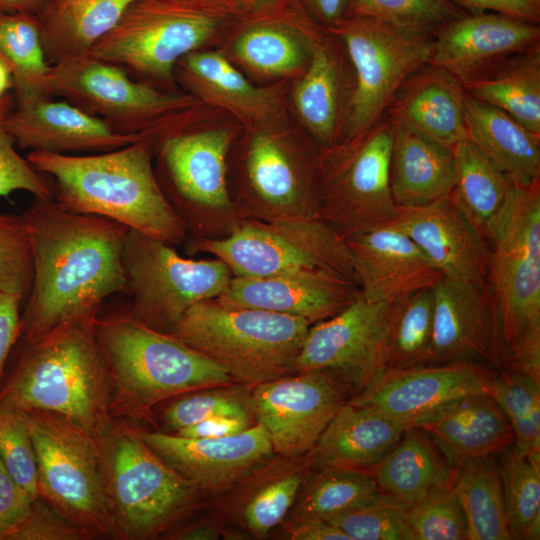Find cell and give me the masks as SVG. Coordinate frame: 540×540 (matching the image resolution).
Returning a JSON list of instances; mask_svg holds the SVG:
<instances>
[{
    "label": "cell",
    "mask_w": 540,
    "mask_h": 540,
    "mask_svg": "<svg viewBox=\"0 0 540 540\" xmlns=\"http://www.w3.org/2000/svg\"><path fill=\"white\" fill-rule=\"evenodd\" d=\"M22 214L33 262L21 315L27 343L66 322L99 314L106 298L127 293L123 249L128 227L71 212L52 197L34 198Z\"/></svg>",
    "instance_id": "cell-1"
},
{
    "label": "cell",
    "mask_w": 540,
    "mask_h": 540,
    "mask_svg": "<svg viewBox=\"0 0 540 540\" xmlns=\"http://www.w3.org/2000/svg\"><path fill=\"white\" fill-rule=\"evenodd\" d=\"M27 159L52 179V198L75 213L108 218L177 247L187 233L166 199L148 138L86 155L29 151Z\"/></svg>",
    "instance_id": "cell-2"
},
{
    "label": "cell",
    "mask_w": 540,
    "mask_h": 540,
    "mask_svg": "<svg viewBox=\"0 0 540 540\" xmlns=\"http://www.w3.org/2000/svg\"><path fill=\"white\" fill-rule=\"evenodd\" d=\"M98 315L66 322L28 342L0 390V405L60 414L101 446L117 420L110 412V382L96 337Z\"/></svg>",
    "instance_id": "cell-3"
},
{
    "label": "cell",
    "mask_w": 540,
    "mask_h": 540,
    "mask_svg": "<svg viewBox=\"0 0 540 540\" xmlns=\"http://www.w3.org/2000/svg\"><path fill=\"white\" fill-rule=\"evenodd\" d=\"M484 238L500 370L540 378V182L512 183Z\"/></svg>",
    "instance_id": "cell-4"
},
{
    "label": "cell",
    "mask_w": 540,
    "mask_h": 540,
    "mask_svg": "<svg viewBox=\"0 0 540 540\" xmlns=\"http://www.w3.org/2000/svg\"><path fill=\"white\" fill-rule=\"evenodd\" d=\"M95 331L114 419L142 418L179 395L234 382L220 365L128 311L98 315Z\"/></svg>",
    "instance_id": "cell-5"
},
{
    "label": "cell",
    "mask_w": 540,
    "mask_h": 540,
    "mask_svg": "<svg viewBox=\"0 0 540 540\" xmlns=\"http://www.w3.org/2000/svg\"><path fill=\"white\" fill-rule=\"evenodd\" d=\"M311 325L210 299L191 306L167 333L220 365L234 381L256 386L295 373Z\"/></svg>",
    "instance_id": "cell-6"
},
{
    "label": "cell",
    "mask_w": 540,
    "mask_h": 540,
    "mask_svg": "<svg viewBox=\"0 0 540 540\" xmlns=\"http://www.w3.org/2000/svg\"><path fill=\"white\" fill-rule=\"evenodd\" d=\"M149 141L156 177L187 238L228 236L241 220L228 187L233 132L173 126Z\"/></svg>",
    "instance_id": "cell-7"
},
{
    "label": "cell",
    "mask_w": 540,
    "mask_h": 540,
    "mask_svg": "<svg viewBox=\"0 0 540 540\" xmlns=\"http://www.w3.org/2000/svg\"><path fill=\"white\" fill-rule=\"evenodd\" d=\"M34 447L38 494L91 537L121 539L99 443L68 418L21 411Z\"/></svg>",
    "instance_id": "cell-8"
},
{
    "label": "cell",
    "mask_w": 540,
    "mask_h": 540,
    "mask_svg": "<svg viewBox=\"0 0 540 540\" xmlns=\"http://www.w3.org/2000/svg\"><path fill=\"white\" fill-rule=\"evenodd\" d=\"M234 12L220 0H135L87 55L142 82L171 83L177 63L208 42Z\"/></svg>",
    "instance_id": "cell-9"
},
{
    "label": "cell",
    "mask_w": 540,
    "mask_h": 540,
    "mask_svg": "<svg viewBox=\"0 0 540 540\" xmlns=\"http://www.w3.org/2000/svg\"><path fill=\"white\" fill-rule=\"evenodd\" d=\"M321 148L256 129L243 144L228 179L241 219L277 221L319 217Z\"/></svg>",
    "instance_id": "cell-10"
},
{
    "label": "cell",
    "mask_w": 540,
    "mask_h": 540,
    "mask_svg": "<svg viewBox=\"0 0 540 540\" xmlns=\"http://www.w3.org/2000/svg\"><path fill=\"white\" fill-rule=\"evenodd\" d=\"M100 447L121 539L157 536L194 504L199 490L151 450L138 430L117 421Z\"/></svg>",
    "instance_id": "cell-11"
},
{
    "label": "cell",
    "mask_w": 540,
    "mask_h": 540,
    "mask_svg": "<svg viewBox=\"0 0 540 540\" xmlns=\"http://www.w3.org/2000/svg\"><path fill=\"white\" fill-rule=\"evenodd\" d=\"M327 30L341 41L354 76L341 142L365 133L384 117L402 83L429 63L433 34L361 17H344Z\"/></svg>",
    "instance_id": "cell-12"
},
{
    "label": "cell",
    "mask_w": 540,
    "mask_h": 540,
    "mask_svg": "<svg viewBox=\"0 0 540 540\" xmlns=\"http://www.w3.org/2000/svg\"><path fill=\"white\" fill-rule=\"evenodd\" d=\"M189 255L209 254L233 276L255 277L299 268H320L357 282L345 239L320 217L277 221L241 219L220 239H191Z\"/></svg>",
    "instance_id": "cell-13"
},
{
    "label": "cell",
    "mask_w": 540,
    "mask_h": 540,
    "mask_svg": "<svg viewBox=\"0 0 540 540\" xmlns=\"http://www.w3.org/2000/svg\"><path fill=\"white\" fill-rule=\"evenodd\" d=\"M394 124L384 115L350 140L321 148L319 217L344 239L391 222Z\"/></svg>",
    "instance_id": "cell-14"
},
{
    "label": "cell",
    "mask_w": 540,
    "mask_h": 540,
    "mask_svg": "<svg viewBox=\"0 0 540 540\" xmlns=\"http://www.w3.org/2000/svg\"><path fill=\"white\" fill-rule=\"evenodd\" d=\"M44 90L101 118L120 133L149 139L169 129L168 121L197 104L190 94L160 90L90 55L51 65Z\"/></svg>",
    "instance_id": "cell-15"
},
{
    "label": "cell",
    "mask_w": 540,
    "mask_h": 540,
    "mask_svg": "<svg viewBox=\"0 0 540 540\" xmlns=\"http://www.w3.org/2000/svg\"><path fill=\"white\" fill-rule=\"evenodd\" d=\"M123 265L127 310L145 325L167 332L194 304L217 299L232 278L220 259H192L181 256L176 247L129 229Z\"/></svg>",
    "instance_id": "cell-16"
},
{
    "label": "cell",
    "mask_w": 540,
    "mask_h": 540,
    "mask_svg": "<svg viewBox=\"0 0 540 540\" xmlns=\"http://www.w3.org/2000/svg\"><path fill=\"white\" fill-rule=\"evenodd\" d=\"M389 316L390 304L360 294L334 316L310 326L295 373L318 371L350 397L362 392L386 371Z\"/></svg>",
    "instance_id": "cell-17"
},
{
    "label": "cell",
    "mask_w": 540,
    "mask_h": 540,
    "mask_svg": "<svg viewBox=\"0 0 540 540\" xmlns=\"http://www.w3.org/2000/svg\"><path fill=\"white\" fill-rule=\"evenodd\" d=\"M347 401L346 392L318 371L297 372L254 386L249 408L282 456L310 452Z\"/></svg>",
    "instance_id": "cell-18"
},
{
    "label": "cell",
    "mask_w": 540,
    "mask_h": 540,
    "mask_svg": "<svg viewBox=\"0 0 540 540\" xmlns=\"http://www.w3.org/2000/svg\"><path fill=\"white\" fill-rule=\"evenodd\" d=\"M497 371L472 362L386 370L370 386L347 401L412 426L458 398L474 394L492 395Z\"/></svg>",
    "instance_id": "cell-19"
},
{
    "label": "cell",
    "mask_w": 540,
    "mask_h": 540,
    "mask_svg": "<svg viewBox=\"0 0 540 540\" xmlns=\"http://www.w3.org/2000/svg\"><path fill=\"white\" fill-rule=\"evenodd\" d=\"M6 127L17 147L55 154L99 153L143 138L114 130L101 118L65 99L32 90H13Z\"/></svg>",
    "instance_id": "cell-20"
},
{
    "label": "cell",
    "mask_w": 540,
    "mask_h": 540,
    "mask_svg": "<svg viewBox=\"0 0 540 540\" xmlns=\"http://www.w3.org/2000/svg\"><path fill=\"white\" fill-rule=\"evenodd\" d=\"M537 45V23L497 12L466 13L433 32L429 63L466 85Z\"/></svg>",
    "instance_id": "cell-21"
},
{
    "label": "cell",
    "mask_w": 540,
    "mask_h": 540,
    "mask_svg": "<svg viewBox=\"0 0 540 540\" xmlns=\"http://www.w3.org/2000/svg\"><path fill=\"white\" fill-rule=\"evenodd\" d=\"M358 283L340 273L299 268L255 277L232 276L219 302L307 320H326L356 300Z\"/></svg>",
    "instance_id": "cell-22"
},
{
    "label": "cell",
    "mask_w": 540,
    "mask_h": 540,
    "mask_svg": "<svg viewBox=\"0 0 540 540\" xmlns=\"http://www.w3.org/2000/svg\"><path fill=\"white\" fill-rule=\"evenodd\" d=\"M138 433L165 463L198 490L220 492L244 478L274 452L255 424L219 438L185 437L162 431Z\"/></svg>",
    "instance_id": "cell-23"
},
{
    "label": "cell",
    "mask_w": 540,
    "mask_h": 540,
    "mask_svg": "<svg viewBox=\"0 0 540 540\" xmlns=\"http://www.w3.org/2000/svg\"><path fill=\"white\" fill-rule=\"evenodd\" d=\"M389 223L403 231L443 277L487 288V242L450 196L419 206H396Z\"/></svg>",
    "instance_id": "cell-24"
},
{
    "label": "cell",
    "mask_w": 540,
    "mask_h": 540,
    "mask_svg": "<svg viewBox=\"0 0 540 540\" xmlns=\"http://www.w3.org/2000/svg\"><path fill=\"white\" fill-rule=\"evenodd\" d=\"M433 294L429 364L472 362L500 370L496 317L487 288L442 277Z\"/></svg>",
    "instance_id": "cell-25"
},
{
    "label": "cell",
    "mask_w": 540,
    "mask_h": 540,
    "mask_svg": "<svg viewBox=\"0 0 540 540\" xmlns=\"http://www.w3.org/2000/svg\"><path fill=\"white\" fill-rule=\"evenodd\" d=\"M363 297L392 303L432 287L443 276L424 252L391 223L345 238Z\"/></svg>",
    "instance_id": "cell-26"
},
{
    "label": "cell",
    "mask_w": 540,
    "mask_h": 540,
    "mask_svg": "<svg viewBox=\"0 0 540 540\" xmlns=\"http://www.w3.org/2000/svg\"><path fill=\"white\" fill-rule=\"evenodd\" d=\"M463 85L446 70L427 63L413 72L391 100L385 116L453 148L468 139Z\"/></svg>",
    "instance_id": "cell-27"
},
{
    "label": "cell",
    "mask_w": 540,
    "mask_h": 540,
    "mask_svg": "<svg viewBox=\"0 0 540 540\" xmlns=\"http://www.w3.org/2000/svg\"><path fill=\"white\" fill-rule=\"evenodd\" d=\"M412 426L434 439L453 469L468 460L498 454L514 442L509 420L491 394L458 398Z\"/></svg>",
    "instance_id": "cell-28"
},
{
    "label": "cell",
    "mask_w": 540,
    "mask_h": 540,
    "mask_svg": "<svg viewBox=\"0 0 540 540\" xmlns=\"http://www.w3.org/2000/svg\"><path fill=\"white\" fill-rule=\"evenodd\" d=\"M176 78L197 100L224 108L249 123H265L278 115L279 91L249 82L216 51H193L176 65Z\"/></svg>",
    "instance_id": "cell-29"
},
{
    "label": "cell",
    "mask_w": 540,
    "mask_h": 540,
    "mask_svg": "<svg viewBox=\"0 0 540 540\" xmlns=\"http://www.w3.org/2000/svg\"><path fill=\"white\" fill-rule=\"evenodd\" d=\"M409 426L369 407L346 401L311 450L318 468L370 471Z\"/></svg>",
    "instance_id": "cell-30"
},
{
    "label": "cell",
    "mask_w": 540,
    "mask_h": 540,
    "mask_svg": "<svg viewBox=\"0 0 540 540\" xmlns=\"http://www.w3.org/2000/svg\"><path fill=\"white\" fill-rule=\"evenodd\" d=\"M393 124L390 187L395 205L419 206L449 196L456 181L453 148Z\"/></svg>",
    "instance_id": "cell-31"
},
{
    "label": "cell",
    "mask_w": 540,
    "mask_h": 540,
    "mask_svg": "<svg viewBox=\"0 0 540 540\" xmlns=\"http://www.w3.org/2000/svg\"><path fill=\"white\" fill-rule=\"evenodd\" d=\"M465 118L468 139L513 184L540 182V134L467 93Z\"/></svg>",
    "instance_id": "cell-32"
},
{
    "label": "cell",
    "mask_w": 540,
    "mask_h": 540,
    "mask_svg": "<svg viewBox=\"0 0 540 540\" xmlns=\"http://www.w3.org/2000/svg\"><path fill=\"white\" fill-rule=\"evenodd\" d=\"M338 50L322 38L311 44L309 61L293 90L296 111L320 148L341 140L348 94Z\"/></svg>",
    "instance_id": "cell-33"
},
{
    "label": "cell",
    "mask_w": 540,
    "mask_h": 540,
    "mask_svg": "<svg viewBox=\"0 0 540 540\" xmlns=\"http://www.w3.org/2000/svg\"><path fill=\"white\" fill-rule=\"evenodd\" d=\"M135 0H47L37 14L50 65L91 52Z\"/></svg>",
    "instance_id": "cell-34"
},
{
    "label": "cell",
    "mask_w": 540,
    "mask_h": 540,
    "mask_svg": "<svg viewBox=\"0 0 540 540\" xmlns=\"http://www.w3.org/2000/svg\"><path fill=\"white\" fill-rule=\"evenodd\" d=\"M369 472L382 494L408 507L448 482L453 468L426 431L409 426Z\"/></svg>",
    "instance_id": "cell-35"
},
{
    "label": "cell",
    "mask_w": 540,
    "mask_h": 540,
    "mask_svg": "<svg viewBox=\"0 0 540 540\" xmlns=\"http://www.w3.org/2000/svg\"><path fill=\"white\" fill-rule=\"evenodd\" d=\"M463 88L540 134V45L511 57Z\"/></svg>",
    "instance_id": "cell-36"
},
{
    "label": "cell",
    "mask_w": 540,
    "mask_h": 540,
    "mask_svg": "<svg viewBox=\"0 0 540 540\" xmlns=\"http://www.w3.org/2000/svg\"><path fill=\"white\" fill-rule=\"evenodd\" d=\"M452 486L465 514L468 540H510L497 454L453 469Z\"/></svg>",
    "instance_id": "cell-37"
},
{
    "label": "cell",
    "mask_w": 540,
    "mask_h": 540,
    "mask_svg": "<svg viewBox=\"0 0 540 540\" xmlns=\"http://www.w3.org/2000/svg\"><path fill=\"white\" fill-rule=\"evenodd\" d=\"M315 37L280 21L247 26L233 43L234 56L243 65L266 76H286L306 67Z\"/></svg>",
    "instance_id": "cell-38"
},
{
    "label": "cell",
    "mask_w": 540,
    "mask_h": 540,
    "mask_svg": "<svg viewBox=\"0 0 540 540\" xmlns=\"http://www.w3.org/2000/svg\"><path fill=\"white\" fill-rule=\"evenodd\" d=\"M453 152L456 181L449 196L484 236L512 182L469 139L458 142Z\"/></svg>",
    "instance_id": "cell-39"
},
{
    "label": "cell",
    "mask_w": 540,
    "mask_h": 540,
    "mask_svg": "<svg viewBox=\"0 0 540 540\" xmlns=\"http://www.w3.org/2000/svg\"><path fill=\"white\" fill-rule=\"evenodd\" d=\"M307 482L297 519L329 522L333 518L366 506L383 494L367 470L323 467Z\"/></svg>",
    "instance_id": "cell-40"
},
{
    "label": "cell",
    "mask_w": 540,
    "mask_h": 540,
    "mask_svg": "<svg viewBox=\"0 0 540 540\" xmlns=\"http://www.w3.org/2000/svg\"><path fill=\"white\" fill-rule=\"evenodd\" d=\"M433 313V286L390 303L386 370L429 364Z\"/></svg>",
    "instance_id": "cell-41"
},
{
    "label": "cell",
    "mask_w": 540,
    "mask_h": 540,
    "mask_svg": "<svg viewBox=\"0 0 540 540\" xmlns=\"http://www.w3.org/2000/svg\"><path fill=\"white\" fill-rule=\"evenodd\" d=\"M507 522L514 540L540 538V458L510 445L497 454Z\"/></svg>",
    "instance_id": "cell-42"
},
{
    "label": "cell",
    "mask_w": 540,
    "mask_h": 540,
    "mask_svg": "<svg viewBox=\"0 0 540 540\" xmlns=\"http://www.w3.org/2000/svg\"><path fill=\"white\" fill-rule=\"evenodd\" d=\"M0 59L13 75V90L45 92L51 65L43 48L37 15L0 11Z\"/></svg>",
    "instance_id": "cell-43"
},
{
    "label": "cell",
    "mask_w": 540,
    "mask_h": 540,
    "mask_svg": "<svg viewBox=\"0 0 540 540\" xmlns=\"http://www.w3.org/2000/svg\"><path fill=\"white\" fill-rule=\"evenodd\" d=\"M492 396L509 420L517 451L540 458V378L498 370Z\"/></svg>",
    "instance_id": "cell-44"
},
{
    "label": "cell",
    "mask_w": 540,
    "mask_h": 540,
    "mask_svg": "<svg viewBox=\"0 0 540 540\" xmlns=\"http://www.w3.org/2000/svg\"><path fill=\"white\" fill-rule=\"evenodd\" d=\"M467 12L447 0H348L344 17L381 21L419 33H431Z\"/></svg>",
    "instance_id": "cell-45"
},
{
    "label": "cell",
    "mask_w": 540,
    "mask_h": 540,
    "mask_svg": "<svg viewBox=\"0 0 540 540\" xmlns=\"http://www.w3.org/2000/svg\"><path fill=\"white\" fill-rule=\"evenodd\" d=\"M212 387L170 399L162 409V432L176 433L208 418L226 416L253 421L249 394L240 389Z\"/></svg>",
    "instance_id": "cell-46"
},
{
    "label": "cell",
    "mask_w": 540,
    "mask_h": 540,
    "mask_svg": "<svg viewBox=\"0 0 540 540\" xmlns=\"http://www.w3.org/2000/svg\"><path fill=\"white\" fill-rule=\"evenodd\" d=\"M407 521L414 540H468L465 514L451 479L408 506Z\"/></svg>",
    "instance_id": "cell-47"
},
{
    "label": "cell",
    "mask_w": 540,
    "mask_h": 540,
    "mask_svg": "<svg viewBox=\"0 0 540 540\" xmlns=\"http://www.w3.org/2000/svg\"><path fill=\"white\" fill-rule=\"evenodd\" d=\"M407 508L383 494L378 500L329 522L350 540H414L407 521Z\"/></svg>",
    "instance_id": "cell-48"
},
{
    "label": "cell",
    "mask_w": 540,
    "mask_h": 540,
    "mask_svg": "<svg viewBox=\"0 0 540 540\" xmlns=\"http://www.w3.org/2000/svg\"><path fill=\"white\" fill-rule=\"evenodd\" d=\"M33 279L28 226L23 214L0 213V292L27 298Z\"/></svg>",
    "instance_id": "cell-49"
},
{
    "label": "cell",
    "mask_w": 540,
    "mask_h": 540,
    "mask_svg": "<svg viewBox=\"0 0 540 540\" xmlns=\"http://www.w3.org/2000/svg\"><path fill=\"white\" fill-rule=\"evenodd\" d=\"M0 459L13 480L34 501L38 494L37 460L21 411L0 405Z\"/></svg>",
    "instance_id": "cell-50"
},
{
    "label": "cell",
    "mask_w": 540,
    "mask_h": 540,
    "mask_svg": "<svg viewBox=\"0 0 540 540\" xmlns=\"http://www.w3.org/2000/svg\"><path fill=\"white\" fill-rule=\"evenodd\" d=\"M14 104L13 91L0 98V196L8 197L16 191H25L34 198L52 197V188L43 174L17 151L9 134L6 120Z\"/></svg>",
    "instance_id": "cell-51"
},
{
    "label": "cell",
    "mask_w": 540,
    "mask_h": 540,
    "mask_svg": "<svg viewBox=\"0 0 540 540\" xmlns=\"http://www.w3.org/2000/svg\"><path fill=\"white\" fill-rule=\"evenodd\" d=\"M303 484L302 472L283 474L263 485L247 501L243 517L250 531L260 537L285 517Z\"/></svg>",
    "instance_id": "cell-52"
},
{
    "label": "cell",
    "mask_w": 540,
    "mask_h": 540,
    "mask_svg": "<svg viewBox=\"0 0 540 540\" xmlns=\"http://www.w3.org/2000/svg\"><path fill=\"white\" fill-rule=\"evenodd\" d=\"M92 537L70 522L41 497L35 499L25 517L1 540H88Z\"/></svg>",
    "instance_id": "cell-53"
},
{
    "label": "cell",
    "mask_w": 540,
    "mask_h": 540,
    "mask_svg": "<svg viewBox=\"0 0 540 540\" xmlns=\"http://www.w3.org/2000/svg\"><path fill=\"white\" fill-rule=\"evenodd\" d=\"M32 502L0 459V540L25 517Z\"/></svg>",
    "instance_id": "cell-54"
},
{
    "label": "cell",
    "mask_w": 540,
    "mask_h": 540,
    "mask_svg": "<svg viewBox=\"0 0 540 540\" xmlns=\"http://www.w3.org/2000/svg\"><path fill=\"white\" fill-rule=\"evenodd\" d=\"M22 301L16 295L0 292V380L9 354L22 336Z\"/></svg>",
    "instance_id": "cell-55"
},
{
    "label": "cell",
    "mask_w": 540,
    "mask_h": 540,
    "mask_svg": "<svg viewBox=\"0 0 540 540\" xmlns=\"http://www.w3.org/2000/svg\"><path fill=\"white\" fill-rule=\"evenodd\" d=\"M467 13L497 12L539 24L540 0H447Z\"/></svg>",
    "instance_id": "cell-56"
},
{
    "label": "cell",
    "mask_w": 540,
    "mask_h": 540,
    "mask_svg": "<svg viewBox=\"0 0 540 540\" xmlns=\"http://www.w3.org/2000/svg\"><path fill=\"white\" fill-rule=\"evenodd\" d=\"M252 425L253 421L217 416L181 429L174 434L195 438H219L240 433Z\"/></svg>",
    "instance_id": "cell-57"
},
{
    "label": "cell",
    "mask_w": 540,
    "mask_h": 540,
    "mask_svg": "<svg viewBox=\"0 0 540 540\" xmlns=\"http://www.w3.org/2000/svg\"><path fill=\"white\" fill-rule=\"evenodd\" d=\"M288 535L293 540H350L330 522L313 519H296Z\"/></svg>",
    "instance_id": "cell-58"
},
{
    "label": "cell",
    "mask_w": 540,
    "mask_h": 540,
    "mask_svg": "<svg viewBox=\"0 0 540 540\" xmlns=\"http://www.w3.org/2000/svg\"><path fill=\"white\" fill-rule=\"evenodd\" d=\"M310 17L327 29L344 18L348 0H298Z\"/></svg>",
    "instance_id": "cell-59"
},
{
    "label": "cell",
    "mask_w": 540,
    "mask_h": 540,
    "mask_svg": "<svg viewBox=\"0 0 540 540\" xmlns=\"http://www.w3.org/2000/svg\"><path fill=\"white\" fill-rule=\"evenodd\" d=\"M172 538L180 540H216L220 538V533L214 526L197 524L179 530Z\"/></svg>",
    "instance_id": "cell-60"
},
{
    "label": "cell",
    "mask_w": 540,
    "mask_h": 540,
    "mask_svg": "<svg viewBox=\"0 0 540 540\" xmlns=\"http://www.w3.org/2000/svg\"><path fill=\"white\" fill-rule=\"evenodd\" d=\"M46 2L47 0H0V11L37 15Z\"/></svg>",
    "instance_id": "cell-61"
},
{
    "label": "cell",
    "mask_w": 540,
    "mask_h": 540,
    "mask_svg": "<svg viewBox=\"0 0 540 540\" xmlns=\"http://www.w3.org/2000/svg\"><path fill=\"white\" fill-rule=\"evenodd\" d=\"M277 0H231L235 12L253 13L261 11Z\"/></svg>",
    "instance_id": "cell-62"
},
{
    "label": "cell",
    "mask_w": 540,
    "mask_h": 540,
    "mask_svg": "<svg viewBox=\"0 0 540 540\" xmlns=\"http://www.w3.org/2000/svg\"><path fill=\"white\" fill-rule=\"evenodd\" d=\"M14 79L9 67L0 59V98L13 91Z\"/></svg>",
    "instance_id": "cell-63"
},
{
    "label": "cell",
    "mask_w": 540,
    "mask_h": 540,
    "mask_svg": "<svg viewBox=\"0 0 540 540\" xmlns=\"http://www.w3.org/2000/svg\"><path fill=\"white\" fill-rule=\"evenodd\" d=\"M220 1H223V2H226V3L231 4V0H220ZM231 5H232V4H231Z\"/></svg>",
    "instance_id": "cell-64"
}]
</instances>
